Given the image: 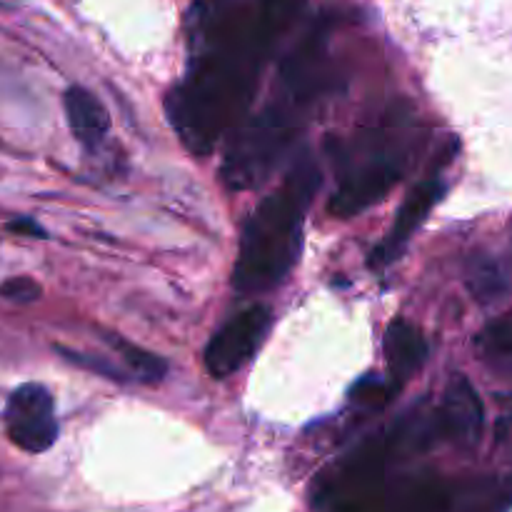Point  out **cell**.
<instances>
[{
    "mask_svg": "<svg viewBox=\"0 0 512 512\" xmlns=\"http://www.w3.org/2000/svg\"><path fill=\"white\" fill-rule=\"evenodd\" d=\"M475 350L493 373L512 380V313L500 315L498 320L485 325L475 338Z\"/></svg>",
    "mask_w": 512,
    "mask_h": 512,
    "instance_id": "cell-12",
    "label": "cell"
},
{
    "mask_svg": "<svg viewBox=\"0 0 512 512\" xmlns=\"http://www.w3.org/2000/svg\"><path fill=\"white\" fill-rule=\"evenodd\" d=\"M478 512H488V510H478Z\"/></svg>",
    "mask_w": 512,
    "mask_h": 512,
    "instance_id": "cell-21",
    "label": "cell"
},
{
    "mask_svg": "<svg viewBox=\"0 0 512 512\" xmlns=\"http://www.w3.org/2000/svg\"><path fill=\"white\" fill-rule=\"evenodd\" d=\"M273 40L278 38L265 28L260 15L240 18L220 30L210 53L195 63L188 80L168 98L170 125L185 148L208 155L243 118Z\"/></svg>",
    "mask_w": 512,
    "mask_h": 512,
    "instance_id": "cell-1",
    "label": "cell"
},
{
    "mask_svg": "<svg viewBox=\"0 0 512 512\" xmlns=\"http://www.w3.org/2000/svg\"><path fill=\"white\" fill-rule=\"evenodd\" d=\"M110 345L120 350V358L138 375V380H150L153 383V380H163V375L168 373V365H165V360L160 355L148 353V350L138 348V345L125 343V340L115 338V335H110Z\"/></svg>",
    "mask_w": 512,
    "mask_h": 512,
    "instance_id": "cell-14",
    "label": "cell"
},
{
    "mask_svg": "<svg viewBox=\"0 0 512 512\" xmlns=\"http://www.w3.org/2000/svg\"><path fill=\"white\" fill-rule=\"evenodd\" d=\"M63 105L70 130H73L80 143L88 145V148L103 143L110 130V115L90 90L73 85V88L65 90Z\"/></svg>",
    "mask_w": 512,
    "mask_h": 512,
    "instance_id": "cell-10",
    "label": "cell"
},
{
    "mask_svg": "<svg viewBox=\"0 0 512 512\" xmlns=\"http://www.w3.org/2000/svg\"><path fill=\"white\" fill-rule=\"evenodd\" d=\"M495 438H498L500 448L512 450V408L500 415L498 428H495Z\"/></svg>",
    "mask_w": 512,
    "mask_h": 512,
    "instance_id": "cell-19",
    "label": "cell"
},
{
    "mask_svg": "<svg viewBox=\"0 0 512 512\" xmlns=\"http://www.w3.org/2000/svg\"><path fill=\"white\" fill-rule=\"evenodd\" d=\"M270 320H273V315L265 305H253V308L243 310L233 320H228L205 348L208 373L213 378H228L230 373L243 368L268 335Z\"/></svg>",
    "mask_w": 512,
    "mask_h": 512,
    "instance_id": "cell-6",
    "label": "cell"
},
{
    "mask_svg": "<svg viewBox=\"0 0 512 512\" xmlns=\"http://www.w3.org/2000/svg\"><path fill=\"white\" fill-rule=\"evenodd\" d=\"M443 193L445 185L440 183L438 178L423 180L418 188L410 190V195L405 198V203L400 205L398 215H395V223L393 228H390L388 238H385L383 243L373 250V255H370V265H373V268H385V265H390L393 260L400 258L403 248L408 245L410 235L423 225V220L428 218L430 210L440 203Z\"/></svg>",
    "mask_w": 512,
    "mask_h": 512,
    "instance_id": "cell-8",
    "label": "cell"
},
{
    "mask_svg": "<svg viewBox=\"0 0 512 512\" xmlns=\"http://www.w3.org/2000/svg\"><path fill=\"white\" fill-rule=\"evenodd\" d=\"M10 230H15V233H28V235H40L43 238V228H40L38 223H35L33 218H15L13 223H8Z\"/></svg>",
    "mask_w": 512,
    "mask_h": 512,
    "instance_id": "cell-20",
    "label": "cell"
},
{
    "mask_svg": "<svg viewBox=\"0 0 512 512\" xmlns=\"http://www.w3.org/2000/svg\"><path fill=\"white\" fill-rule=\"evenodd\" d=\"M405 155L408 150L400 148L398 143L380 138L378 145H373L358 165H350L345 170L338 190L330 198V213L335 218H350L383 200L390 188L403 178Z\"/></svg>",
    "mask_w": 512,
    "mask_h": 512,
    "instance_id": "cell-4",
    "label": "cell"
},
{
    "mask_svg": "<svg viewBox=\"0 0 512 512\" xmlns=\"http://www.w3.org/2000/svg\"><path fill=\"white\" fill-rule=\"evenodd\" d=\"M280 80L285 88V103L300 108L313 100L325 83V40L320 33L308 35V40L293 50L280 70Z\"/></svg>",
    "mask_w": 512,
    "mask_h": 512,
    "instance_id": "cell-9",
    "label": "cell"
},
{
    "mask_svg": "<svg viewBox=\"0 0 512 512\" xmlns=\"http://www.w3.org/2000/svg\"><path fill=\"white\" fill-rule=\"evenodd\" d=\"M298 118V108L285 103L268 105L255 118L240 123L220 168L228 188L248 190L263 183L293 145Z\"/></svg>",
    "mask_w": 512,
    "mask_h": 512,
    "instance_id": "cell-3",
    "label": "cell"
},
{
    "mask_svg": "<svg viewBox=\"0 0 512 512\" xmlns=\"http://www.w3.org/2000/svg\"><path fill=\"white\" fill-rule=\"evenodd\" d=\"M385 360H388L390 375L395 380H408L410 375L418 373L423 363L428 360V343L420 335L418 328H413L405 320H393L385 330Z\"/></svg>",
    "mask_w": 512,
    "mask_h": 512,
    "instance_id": "cell-11",
    "label": "cell"
},
{
    "mask_svg": "<svg viewBox=\"0 0 512 512\" xmlns=\"http://www.w3.org/2000/svg\"><path fill=\"white\" fill-rule=\"evenodd\" d=\"M5 430L15 448L23 453H45L58 440L55 400L48 388L25 383L10 393L5 405Z\"/></svg>",
    "mask_w": 512,
    "mask_h": 512,
    "instance_id": "cell-5",
    "label": "cell"
},
{
    "mask_svg": "<svg viewBox=\"0 0 512 512\" xmlns=\"http://www.w3.org/2000/svg\"><path fill=\"white\" fill-rule=\"evenodd\" d=\"M320 185L318 168L300 160L278 193L268 195L245 223L233 268L238 293H265L298 263L308 205Z\"/></svg>",
    "mask_w": 512,
    "mask_h": 512,
    "instance_id": "cell-2",
    "label": "cell"
},
{
    "mask_svg": "<svg viewBox=\"0 0 512 512\" xmlns=\"http://www.w3.org/2000/svg\"><path fill=\"white\" fill-rule=\"evenodd\" d=\"M390 395H393V385L383 383V380L378 378H363L358 385L353 388V400L358 405H368V408H383L385 403L390 400Z\"/></svg>",
    "mask_w": 512,
    "mask_h": 512,
    "instance_id": "cell-16",
    "label": "cell"
},
{
    "mask_svg": "<svg viewBox=\"0 0 512 512\" xmlns=\"http://www.w3.org/2000/svg\"><path fill=\"white\" fill-rule=\"evenodd\" d=\"M58 353L65 355V360H70V363H73V365H80V368L93 370V373L105 375V378H110V380H125V373H120L118 368L108 365V363H105V360L90 358V355L75 353V350H65V348H58Z\"/></svg>",
    "mask_w": 512,
    "mask_h": 512,
    "instance_id": "cell-18",
    "label": "cell"
},
{
    "mask_svg": "<svg viewBox=\"0 0 512 512\" xmlns=\"http://www.w3.org/2000/svg\"><path fill=\"white\" fill-rule=\"evenodd\" d=\"M468 285L480 300H495L505 290L503 275L488 255H478V258L470 260Z\"/></svg>",
    "mask_w": 512,
    "mask_h": 512,
    "instance_id": "cell-15",
    "label": "cell"
},
{
    "mask_svg": "<svg viewBox=\"0 0 512 512\" xmlns=\"http://www.w3.org/2000/svg\"><path fill=\"white\" fill-rule=\"evenodd\" d=\"M483 403L478 393L470 385L468 378L455 375L448 383L443 395V405L435 413L438 420V433L455 443L458 448H473L478 445L480 433H483Z\"/></svg>",
    "mask_w": 512,
    "mask_h": 512,
    "instance_id": "cell-7",
    "label": "cell"
},
{
    "mask_svg": "<svg viewBox=\"0 0 512 512\" xmlns=\"http://www.w3.org/2000/svg\"><path fill=\"white\" fill-rule=\"evenodd\" d=\"M448 510V495L433 480H423L400 493L390 512H445Z\"/></svg>",
    "mask_w": 512,
    "mask_h": 512,
    "instance_id": "cell-13",
    "label": "cell"
},
{
    "mask_svg": "<svg viewBox=\"0 0 512 512\" xmlns=\"http://www.w3.org/2000/svg\"><path fill=\"white\" fill-rule=\"evenodd\" d=\"M40 285L35 280L25 278V275H18V278H8L3 285H0V295L5 300H13V303H35L40 298Z\"/></svg>",
    "mask_w": 512,
    "mask_h": 512,
    "instance_id": "cell-17",
    "label": "cell"
}]
</instances>
